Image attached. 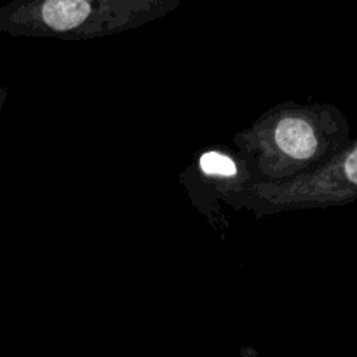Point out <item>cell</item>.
<instances>
[{"label": "cell", "mask_w": 357, "mask_h": 357, "mask_svg": "<svg viewBox=\"0 0 357 357\" xmlns=\"http://www.w3.org/2000/svg\"><path fill=\"white\" fill-rule=\"evenodd\" d=\"M201 171L211 178H236L239 173L236 160L220 152H208L201 157Z\"/></svg>", "instance_id": "2"}, {"label": "cell", "mask_w": 357, "mask_h": 357, "mask_svg": "<svg viewBox=\"0 0 357 357\" xmlns=\"http://www.w3.org/2000/svg\"><path fill=\"white\" fill-rule=\"evenodd\" d=\"M279 202L310 201L321 204H347L357 199V139L314 174L312 181L279 188Z\"/></svg>", "instance_id": "1"}, {"label": "cell", "mask_w": 357, "mask_h": 357, "mask_svg": "<svg viewBox=\"0 0 357 357\" xmlns=\"http://www.w3.org/2000/svg\"><path fill=\"white\" fill-rule=\"evenodd\" d=\"M6 100H7V87H0V110H2Z\"/></svg>", "instance_id": "3"}]
</instances>
